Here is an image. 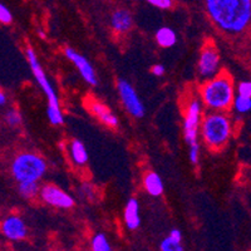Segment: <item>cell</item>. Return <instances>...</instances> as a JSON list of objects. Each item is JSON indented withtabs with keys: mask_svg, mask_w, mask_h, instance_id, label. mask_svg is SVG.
<instances>
[{
	"mask_svg": "<svg viewBox=\"0 0 251 251\" xmlns=\"http://www.w3.org/2000/svg\"><path fill=\"white\" fill-rule=\"evenodd\" d=\"M215 25L226 34H241L251 25V0H205Z\"/></svg>",
	"mask_w": 251,
	"mask_h": 251,
	"instance_id": "1",
	"label": "cell"
},
{
	"mask_svg": "<svg viewBox=\"0 0 251 251\" xmlns=\"http://www.w3.org/2000/svg\"><path fill=\"white\" fill-rule=\"evenodd\" d=\"M202 102L212 111H226L232 106L235 100V88L231 75L221 72L211 79L203 83L200 89Z\"/></svg>",
	"mask_w": 251,
	"mask_h": 251,
	"instance_id": "2",
	"label": "cell"
},
{
	"mask_svg": "<svg viewBox=\"0 0 251 251\" xmlns=\"http://www.w3.org/2000/svg\"><path fill=\"white\" fill-rule=\"evenodd\" d=\"M201 136L210 149H223L231 136L230 120L221 112L208 113L201 122Z\"/></svg>",
	"mask_w": 251,
	"mask_h": 251,
	"instance_id": "3",
	"label": "cell"
},
{
	"mask_svg": "<svg viewBox=\"0 0 251 251\" xmlns=\"http://www.w3.org/2000/svg\"><path fill=\"white\" fill-rule=\"evenodd\" d=\"M25 54H26V58H28L29 64H30L31 72H33V75H34L35 80L38 82L40 88L43 89L44 94L47 96V100H48L47 116H48L49 121H50L51 125H54V126L62 125V123L64 122V118H63V113L62 111H60L59 100H58L57 93L54 92L50 82H49L48 77H47L43 68H42V66H40V63L39 60H38L35 51L31 48H26Z\"/></svg>",
	"mask_w": 251,
	"mask_h": 251,
	"instance_id": "4",
	"label": "cell"
},
{
	"mask_svg": "<svg viewBox=\"0 0 251 251\" xmlns=\"http://www.w3.org/2000/svg\"><path fill=\"white\" fill-rule=\"evenodd\" d=\"M12 175L18 182L38 181L47 171L46 161L37 153L23 152L19 153L12 162Z\"/></svg>",
	"mask_w": 251,
	"mask_h": 251,
	"instance_id": "5",
	"label": "cell"
},
{
	"mask_svg": "<svg viewBox=\"0 0 251 251\" xmlns=\"http://www.w3.org/2000/svg\"><path fill=\"white\" fill-rule=\"evenodd\" d=\"M201 103L199 100H192L188 103L183 120V136L190 149H200L199 145V129L201 127Z\"/></svg>",
	"mask_w": 251,
	"mask_h": 251,
	"instance_id": "6",
	"label": "cell"
},
{
	"mask_svg": "<svg viewBox=\"0 0 251 251\" xmlns=\"http://www.w3.org/2000/svg\"><path fill=\"white\" fill-rule=\"evenodd\" d=\"M220 54L216 47L212 43H206L201 50L200 59L197 63L199 75L203 79H211L219 75Z\"/></svg>",
	"mask_w": 251,
	"mask_h": 251,
	"instance_id": "7",
	"label": "cell"
},
{
	"mask_svg": "<svg viewBox=\"0 0 251 251\" xmlns=\"http://www.w3.org/2000/svg\"><path fill=\"white\" fill-rule=\"evenodd\" d=\"M118 93H120L121 100L126 109L136 118H142L145 116V107L143 103L141 102L140 97L137 96L131 83H128L125 79H120L117 83Z\"/></svg>",
	"mask_w": 251,
	"mask_h": 251,
	"instance_id": "8",
	"label": "cell"
},
{
	"mask_svg": "<svg viewBox=\"0 0 251 251\" xmlns=\"http://www.w3.org/2000/svg\"><path fill=\"white\" fill-rule=\"evenodd\" d=\"M0 231L10 241H22L28 237V227L19 215H9L0 223Z\"/></svg>",
	"mask_w": 251,
	"mask_h": 251,
	"instance_id": "9",
	"label": "cell"
},
{
	"mask_svg": "<svg viewBox=\"0 0 251 251\" xmlns=\"http://www.w3.org/2000/svg\"><path fill=\"white\" fill-rule=\"evenodd\" d=\"M40 199L46 203L58 208H71L75 205V200L71 195L54 185H44L40 188Z\"/></svg>",
	"mask_w": 251,
	"mask_h": 251,
	"instance_id": "10",
	"label": "cell"
},
{
	"mask_svg": "<svg viewBox=\"0 0 251 251\" xmlns=\"http://www.w3.org/2000/svg\"><path fill=\"white\" fill-rule=\"evenodd\" d=\"M64 54H66V57L77 67V69L79 71L83 79L86 80L88 84H91V86H98V79L97 75H96V72H94L93 67H92V64L89 63V60L87 59L86 57H83L82 54L77 53L75 49L72 48L64 49Z\"/></svg>",
	"mask_w": 251,
	"mask_h": 251,
	"instance_id": "11",
	"label": "cell"
},
{
	"mask_svg": "<svg viewBox=\"0 0 251 251\" xmlns=\"http://www.w3.org/2000/svg\"><path fill=\"white\" fill-rule=\"evenodd\" d=\"M87 107H88L93 116H96L100 122L104 123L108 127L116 128L118 126V118L112 113L111 109L106 104L100 103V100H89L88 103H87Z\"/></svg>",
	"mask_w": 251,
	"mask_h": 251,
	"instance_id": "12",
	"label": "cell"
},
{
	"mask_svg": "<svg viewBox=\"0 0 251 251\" xmlns=\"http://www.w3.org/2000/svg\"><path fill=\"white\" fill-rule=\"evenodd\" d=\"M125 223L129 230H137L141 225L140 203L136 199H129L125 207Z\"/></svg>",
	"mask_w": 251,
	"mask_h": 251,
	"instance_id": "13",
	"label": "cell"
},
{
	"mask_svg": "<svg viewBox=\"0 0 251 251\" xmlns=\"http://www.w3.org/2000/svg\"><path fill=\"white\" fill-rule=\"evenodd\" d=\"M133 20H132V15L128 10L126 9H120L112 14L111 18V25L114 31L117 33H126L132 28Z\"/></svg>",
	"mask_w": 251,
	"mask_h": 251,
	"instance_id": "14",
	"label": "cell"
},
{
	"mask_svg": "<svg viewBox=\"0 0 251 251\" xmlns=\"http://www.w3.org/2000/svg\"><path fill=\"white\" fill-rule=\"evenodd\" d=\"M143 185H145L146 191L151 196H161L163 192V182L161 177L156 172H149L143 178Z\"/></svg>",
	"mask_w": 251,
	"mask_h": 251,
	"instance_id": "15",
	"label": "cell"
},
{
	"mask_svg": "<svg viewBox=\"0 0 251 251\" xmlns=\"http://www.w3.org/2000/svg\"><path fill=\"white\" fill-rule=\"evenodd\" d=\"M156 42L162 48H171L176 44V33L169 26H162L156 31Z\"/></svg>",
	"mask_w": 251,
	"mask_h": 251,
	"instance_id": "16",
	"label": "cell"
},
{
	"mask_svg": "<svg viewBox=\"0 0 251 251\" xmlns=\"http://www.w3.org/2000/svg\"><path fill=\"white\" fill-rule=\"evenodd\" d=\"M71 156L75 165L83 166L88 161V152L79 140H73L71 142Z\"/></svg>",
	"mask_w": 251,
	"mask_h": 251,
	"instance_id": "17",
	"label": "cell"
},
{
	"mask_svg": "<svg viewBox=\"0 0 251 251\" xmlns=\"http://www.w3.org/2000/svg\"><path fill=\"white\" fill-rule=\"evenodd\" d=\"M18 192L23 199L26 200H30V199H34L38 194L40 192V188L38 182L34 181H28V182H19L18 186Z\"/></svg>",
	"mask_w": 251,
	"mask_h": 251,
	"instance_id": "18",
	"label": "cell"
},
{
	"mask_svg": "<svg viewBox=\"0 0 251 251\" xmlns=\"http://www.w3.org/2000/svg\"><path fill=\"white\" fill-rule=\"evenodd\" d=\"M91 249L92 251H113L108 237L102 232H98L92 237Z\"/></svg>",
	"mask_w": 251,
	"mask_h": 251,
	"instance_id": "19",
	"label": "cell"
},
{
	"mask_svg": "<svg viewBox=\"0 0 251 251\" xmlns=\"http://www.w3.org/2000/svg\"><path fill=\"white\" fill-rule=\"evenodd\" d=\"M161 251H185L182 243L180 240H175L171 236H167L161 241L160 244Z\"/></svg>",
	"mask_w": 251,
	"mask_h": 251,
	"instance_id": "20",
	"label": "cell"
},
{
	"mask_svg": "<svg viewBox=\"0 0 251 251\" xmlns=\"http://www.w3.org/2000/svg\"><path fill=\"white\" fill-rule=\"evenodd\" d=\"M232 106L235 107L239 113H248L249 111H251V98L244 97V96H235L234 103Z\"/></svg>",
	"mask_w": 251,
	"mask_h": 251,
	"instance_id": "21",
	"label": "cell"
},
{
	"mask_svg": "<svg viewBox=\"0 0 251 251\" xmlns=\"http://www.w3.org/2000/svg\"><path fill=\"white\" fill-rule=\"evenodd\" d=\"M5 122L10 127H17L22 123V114L17 109H9L5 114Z\"/></svg>",
	"mask_w": 251,
	"mask_h": 251,
	"instance_id": "22",
	"label": "cell"
},
{
	"mask_svg": "<svg viewBox=\"0 0 251 251\" xmlns=\"http://www.w3.org/2000/svg\"><path fill=\"white\" fill-rule=\"evenodd\" d=\"M13 22L12 12L4 4L0 3V23L10 24Z\"/></svg>",
	"mask_w": 251,
	"mask_h": 251,
	"instance_id": "23",
	"label": "cell"
},
{
	"mask_svg": "<svg viewBox=\"0 0 251 251\" xmlns=\"http://www.w3.org/2000/svg\"><path fill=\"white\" fill-rule=\"evenodd\" d=\"M237 93L240 96H244V97L251 98V82L250 80H244V82H240L239 86H237Z\"/></svg>",
	"mask_w": 251,
	"mask_h": 251,
	"instance_id": "24",
	"label": "cell"
},
{
	"mask_svg": "<svg viewBox=\"0 0 251 251\" xmlns=\"http://www.w3.org/2000/svg\"><path fill=\"white\" fill-rule=\"evenodd\" d=\"M152 6L158 9H170L174 5V0H147Z\"/></svg>",
	"mask_w": 251,
	"mask_h": 251,
	"instance_id": "25",
	"label": "cell"
},
{
	"mask_svg": "<svg viewBox=\"0 0 251 251\" xmlns=\"http://www.w3.org/2000/svg\"><path fill=\"white\" fill-rule=\"evenodd\" d=\"M80 192H82L83 196H87V197L94 196L93 187H92V185H89V183H83L82 187H80Z\"/></svg>",
	"mask_w": 251,
	"mask_h": 251,
	"instance_id": "26",
	"label": "cell"
},
{
	"mask_svg": "<svg viewBox=\"0 0 251 251\" xmlns=\"http://www.w3.org/2000/svg\"><path fill=\"white\" fill-rule=\"evenodd\" d=\"M152 75H156V77H162L165 75V67L162 64H156V66L152 67Z\"/></svg>",
	"mask_w": 251,
	"mask_h": 251,
	"instance_id": "27",
	"label": "cell"
},
{
	"mask_svg": "<svg viewBox=\"0 0 251 251\" xmlns=\"http://www.w3.org/2000/svg\"><path fill=\"white\" fill-rule=\"evenodd\" d=\"M169 236H171L172 239L175 240H180V241H182V234H181L180 230H177V228H172L171 231H170Z\"/></svg>",
	"mask_w": 251,
	"mask_h": 251,
	"instance_id": "28",
	"label": "cell"
},
{
	"mask_svg": "<svg viewBox=\"0 0 251 251\" xmlns=\"http://www.w3.org/2000/svg\"><path fill=\"white\" fill-rule=\"evenodd\" d=\"M6 103V96L1 89H0V107H3Z\"/></svg>",
	"mask_w": 251,
	"mask_h": 251,
	"instance_id": "29",
	"label": "cell"
},
{
	"mask_svg": "<svg viewBox=\"0 0 251 251\" xmlns=\"http://www.w3.org/2000/svg\"><path fill=\"white\" fill-rule=\"evenodd\" d=\"M49 251H59V250H49Z\"/></svg>",
	"mask_w": 251,
	"mask_h": 251,
	"instance_id": "30",
	"label": "cell"
},
{
	"mask_svg": "<svg viewBox=\"0 0 251 251\" xmlns=\"http://www.w3.org/2000/svg\"><path fill=\"white\" fill-rule=\"evenodd\" d=\"M9 251H12V250H9Z\"/></svg>",
	"mask_w": 251,
	"mask_h": 251,
	"instance_id": "31",
	"label": "cell"
}]
</instances>
